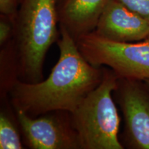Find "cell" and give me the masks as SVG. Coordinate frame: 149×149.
Returning <instances> with one entry per match:
<instances>
[{"mask_svg":"<svg viewBox=\"0 0 149 149\" xmlns=\"http://www.w3.org/2000/svg\"><path fill=\"white\" fill-rule=\"evenodd\" d=\"M57 0H21L13 20L11 44L18 79L42 81L45 57L59 40Z\"/></svg>","mask_w":149,"mask_h":149,"instance_id":"cell-2","label":"cell"},{"mask_svg":"<svg viewBox=\"0 0 149 149\" xmlns=\"http://www.w3.org/2000/svg\"><path fill=\"white\" fill-rule=\"evenodd\" d=\"M61 1H62V0H61Z\"/></svg>","mask_w":149,"mask_h":149,"instance_id":"cell-14","label":"cell"},{"mask_svg":"<svg viewBox=\"0 0 149 149\" xmlns=\"http://www.w3.org/2000/svg\"><path fill=\"white\" fill-rule=\"evenodd\" d=\"M144 81L147 84H148V85L149 86V79H148V80H146V81Z\"/></svg>","mask_w":149,"mask_h":149,"instance_id":"cell-13","label":"cell"},{"mask_svg":"<svg viewBox=\"0 0 149 149\" xmlns=\"http://www.w3.org/2000/svg\"><path fill=\"white\" fill-rule=\"evenodd\" d=\"M103 79L71 113L72 124L81 149H123L118 137L120 126L113 94L119 77L107 66H102Z\"/></svg>","mask_w":149,"mask_h":149,"instance_id":"cell-3","label":"cell"},{"mask_svg":"<svg viewBox=\"0 0 149 149\" xmlns=\"http://www.w3.org/2000/svg\"><path fill=\"white\" fill-rule=\"evenodd\" d=\"M117 1L126 6L130 10L133 11V13L149 22V0H117Z\"/></svg>","mask_w":149,"mask_h":149,"instance_id":"cell-10","label":"cell"},{"mask_svg":"<svg viewBox=\"0 0 149 149\" xmlns=\"http://www.w3.org/2000/svg\"><path fill=\"white\" fill-rule=\"evenodd\" d=\"M93 33L115 42H139L149 36V22L117 0H109Z\"/></svg>","mask_w":149,"mask_h":149,"instance_id":"cell-7","label":"cell"},{"mask_svg":"<svg viewBox=\"0 0 149 149\" xmlns=\"http://www.w3.org/2000/svg\"><path fill=\"white\" fill-rule=\"evenodd\" d=\"M109 0H62L58 8L59 26L77 41L93 32Z\"/></svg>","mask_w":149,"mask_h":149,"instance_id":"cell-8","label":"cell"},{"mask_svg":"<svg viewBox=\"0 0 149 149\" xmlns=\"http://www.w3.org/2000/svg\"><path fill=\"white\" fill-rule=\"evenodd\" d=\"M59 57L47 79L37 83L18 79L8 93L13 108L30 117L57 111L72 113L103 79L102 67L91 64L66 30L59 26Z\"/></svg>","mask_w":149,"mask_h":149,"instance_id":"cell-1","label":"cell"},{"mask_svg":"<svg viewBox=\"0 0 149 149\" xmlns=\"http://www.w3.org/2000/svg\"><path fill=\"white\" fill-rule=\"evenodd\" d=\"M14 33L13 20L1 15L0 20V46H3L12 40Z\"/></svg>","mask_w":149,"mask_h":149,"instance_id":"cell-11","label":"cell"},{"mask_svg":"<svg viewBox=\"0 0 149 149\" xmlns=\"http://www.w3.org/2000/svg\"><path fill=\"white\" fill-rule=\"evenodd\" d=\"M84 57L95 66H107L119 78L149 79V36L135 42H115L92 32L76 41Z\"/></svg>","mask_w":149,"mask_h":149,"instance_id":"cell-4","label":"cell"},{"mask_svg":"<svg viewBox=\"0 0 149 149\" xmlns=\"http://www.w3.org/2000/svg\"><path fill=\"white\" fill-rule=\"evenodd\" d=\"M113 93L124 116L126 145L149 149V86L144 81L119 78Z\"/></svg>","mask_w":149,"mask_h":149,"instance_id":"cell-6","label":"cell"},{"mask_svg":"<svg viewBox=\"0 0 149 149\" xmlns=\"http://www.w3.org/2000/svg\"><path fill=\"white\" fill-rule=\"evenodd\" d=\"M1 107L0 112V148L22 149L23 141L18 130V122L10 114V109Z\"/></svg>","mask_w":149,"mask_h":149,"instance_id":"cell-9","label":"cell"},{"mask_svg":"<svg viewBox=\"0 0 149 149\" xmlns=\"http://www.w3.org/2000/svg\"><path fill=\"white\" fill-rule=\"evenodd\" d=\"M23 143L31 149H81L71 113L57 111L32 117L14 109Z\"/></svg>","mask_w":149,"mask_h":149,"instance_id":"cell-5","label":"cell"},{"mask_svg":"<svg viewBox=\"0 0 149 149\" xmlns=\"http://www.w3.org/2000/svg\"><path fill=\"white\" fill-rule=\"evenodd\" d=\"M18 0H0V12L1 15H5L14 20L17 13Z\"/></svg>","mask_w":149,"mask_h":149,"instance_id":"cell-12","label":"cell"}]
</instances>
